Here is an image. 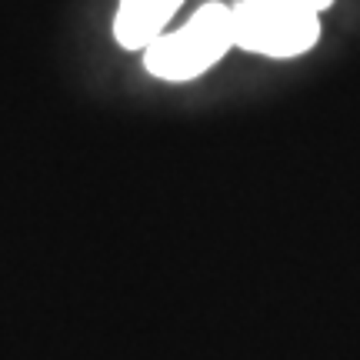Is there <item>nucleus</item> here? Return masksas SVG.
Returning a JSON list of instances; mask_svg holds the SVG:
<instances>
[{"label":"nucleus","mask_w":360,"mask_h":360,"mask_svg":"<svg viewBox=\"0 0 360 360\" xmlns=\"http://www.w3.org/2000/svg\"><path fill=\"white\" fill-rule=\"evenodd\" d=\"M227 51H233V20L231 4L207 0L191 13L187 24L177 30H167L143 51V67L170 84H187V80L207 74L214 64H220Z\"/></svg>","instance_id":"f257e3e1"},{"label":"nucleus","mask_w":360,"mask_h":360,"mask_svg":"<svg viewBox=\"0 0 360 360\" xmlns=\"http://www.w3.org/2000/svg\"><path fill=\"white\" fill-rule=\"evenodd\" d=\"M233 47L270 60H290L317 47L321 13L294 0H237L231 4Z\"/></svg>","instance_id":"f03ea898"},{"label":"nucleus","mask_w":360,"mask_h":360,"mask_svg":"<svg viewBox=\"0 0 360 360\" xmlns=\"http://www.w3.org/2000/svg\"><path fill=\"white\" fill-rule=\"evenodd\" d=\"M184 0H117L114 40L127 51H147L157 37L167 34Z\"/></svg>","instance_id":"7ed1b4c3"},{"label":"nucleus","mask_w":360,"mask_h":360,"mask_svg":"<svg viewBox=\"0 0 360 360\" xmlns=\"http://www.w3.org/2000/svg\"><path fill=\"white\" fill-rule=\"evenodd\" d=\"M294 4H300V7H310V11H317V13H323L334 0H294Z\"/></svg>","instance_id":"20e7f679"}]
</instances>
